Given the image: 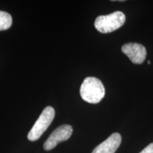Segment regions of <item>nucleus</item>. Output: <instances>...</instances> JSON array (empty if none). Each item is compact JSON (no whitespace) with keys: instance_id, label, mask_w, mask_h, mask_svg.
Masks as SVG:
<instances>
[{"instance_id":"nucleus-1","label":"nucleus","mask_w":153,"mask_h":153,"mask_svg":"<svg viewBox=\"0 0 153 153\" xmlns=\"http://www.w3.org/2000/svg\"><path fill=\"white\" fill-rule=\"evenodd\" d=\"M80 95L84 101L89 104H98L104 97V86L98 78L88 76L82 82Z\"/></svg>"},{"instance_id":"nucleus-2","label":"nucleus","mask_w":153,"mask_h":153,"mask_svg":"<svg viewBox=\"0 0 153 153\" xmlns=\"http://www.w3.org/2000/svg\"><path fill=\"white\" fill-rule=\"evenodd\" d=\"M125 22V14L121 11H117L112 14L97 17L95 20L94 26L100 33H108L118 29Z\"/></svg>"},{"instance_id":"nucleus-3","label":"nucleus","mask_w":153,"mask_h":153,"mask_svg":"<svg viewBox=\"0 0 153 153\" xmlns=\"http://www.w3.org/2000/svg\"><path fill=\"white\" fill-rule=\"evenodd\" d=\"M55 110L52 106H47L44 108L28 133L27 137L30 141H36L41 137L52 123L55 118Z\"/></svg>"},{"instance_id":"nucleus-4","label":"nucleus","mask_w":153,"mask_h":153,"mask_svg":"<svg viewBox=\"0 0 153 153\" xmlns=\"http://www.w3.org/2000/svg\"><path fill=\"white\" fill-rule=\"evenodd\" d=\"M73 128L70 125H62L57 128L50 135L43 145L45 150L49 151L55 148L60 143L64 142L71 137Z\"/></svg>"},{"instance_id":"nucleus-5","label":"nucleus","mask_w":153,"mask_h":153,"mask_svg":"<svg viewBox=\"0 0 153 153\" xmlns=\"http://www.w3.org/2000/svg\"><path fill=\"white\" fill-rule=\"evenodd\" d=\"M121 51L134 64H142L146 58V48L141 44L136 43L124 44Z\"/></svg>"},{"instance_id":"nucleus-6","label":"nucleus","mask_w":153,"mask_h":153,"mask_svg":"<svg viewBox=\"0 0 153 153\" xmlns=\"http://www.w3.org/2000/svg\"><path fill=\"white\" fill-rule=\"evenodd\" d=\"M121 140V135L119 133H112L104 142L96 147L91 153H115L119 148Z\"/></svg>"},{"instance_id":"nucleus-7","label":"nucleus","mask_w":153,"mask_h":153,"mask_svg":"<svg viewBox=\"0 0 153 153\" xmlns=\"http://www.w3.org/2000/svg\"><path fill=\"white\" fill-rule=\"evenodd\" d=\"M12 24V17L6 11H0V30L9 29Z\"/></svg>"},{"instance_id":"nucleus-8","label":"nucleus","mask_w":153,"mask_h":153,"mask_svg":"<svg viewBox=\"0 0 153 153\" xmlns=\"http://www.w3.org/2000/svg\"><path fill=\"white\" fill-rule=\"evenodd\" d=\"M140 153H153V143L148 145L146 148L143 149Z\"/></svg>"},{"instance_id":"nucleus-9","label":"nucleus","mask_w":153,"mask_h":153,"mask_svg":"<svg viewBox=\"0 0 153 153\" xmlns=\"http://www.w3.org/2000/svg\"><path fill=\"white\" fill-rule=\"evenodd\" d=\"M148 64H150V63H151V62H150V60H148Z\"/></svg>"}]
</instances>
